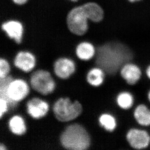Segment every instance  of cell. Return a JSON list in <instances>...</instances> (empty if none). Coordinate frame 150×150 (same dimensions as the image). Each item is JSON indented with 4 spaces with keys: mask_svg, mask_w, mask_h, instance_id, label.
<instances>
[{
    "mask_svg": "<svg viewBox=\"0 0 150 150\" xmlns=\"http://www.w3.org/2000/svg\"><path fill=\"white\" fill-rule=\"evenodd\" d=\"M126 138L130 146L134 149H145L150 143V136L148 133L140 129L132 128L129 130Z\"/></svg>",
    "mask_w": 150,
    "mask_h": 150,
    "instance_id": "cell-7",
    "label": "cell"
},
{
    "mask_svg": "<svg viewBox=\"0 0 150 150\" xmlns=\"http://www.w3.org/2000/svg\"><path fill=\"white\" fill-rule=\"evenodd\" d=\"M11 70L10 64L5 58L0 59V78H5L8 76Z\"/></svg>",
    "mask_w": 150,
    "mask_h": 150,
    "instance_id": "cell-20",
    "label": "cell"
},
{
    "mask_svg": "<svg viewBox=\"0 0 150 150\" xmlns=\"http://www.w3.org/2000/svg\"><path fill=\"white\" fill-rule=\"evenodd\" d=\"M32 88L40 94L47 96L55 90L56 83L50 72L45 69H38L31 74L30 78Z\"/></svg>",
    "mask_w": 150,
    "mask_h": 150,
    "instance_id": "cell-5",
    "label": "cell"
},
{
    "mask_svg": "<svg viewBox=\"0 0 150 150\" xmlns=\"http://www.w3.org/2000/svg\"><path fill=\"white\" fill-rule=\"evenodd\" d=\"M8 126L10 132L16 136H23L27 131L24 119L19 115H15L9 120Z\"/></svg>",
    "mask_w": 150,
    "mask_h": 150,
    "instance_id": "cell-14",
    "label": "cell"
},
{
    "mask_svg": "<svg viewBox=\"0 0 150 150\" xmlns=\"http://www.w3.org/2000/svg\"><path fill=\"white\" fill-rule=\"evenodd\" d=\"M7 148L4 143H1L0 144V150H6Z\"/></svg>",
    "mask_w": 150,
    "mask_h": 150,
    "instance_id": "cell-23",
    "label": "cell"
},
{
    "mask_svg": "<svg viewBox=\"0 0 150 150\" xmlns=\"http://www.w3.org/2000/svg\"><path fill=\"white\" fill-rule=\"evenodd\" d=\"M146 72L147 76L150 79V65L148 67L147 69H146Z\"/></svg>",
    "mask_w": 150,
    "mask_h": 150,
    "instance_id": "cell-24",
    "label": "cell"
},
{
    "mask_svg": "<svg viewBox=\"0 0 150 150\" xmlns=\"http://www.w3.org/2000/svg\"><path fill=\"white\" fill-rule=\"evenodd\" d=\"M96 50L91 43L82 42L77 46L75 53L79 59L83 61H89L95 56Z\"/></svg>",
    "mask_w": 150,
    "mask_h": 150,
    "instance_id": "cell-15",
    "label": "cell"
},
{
    "mask_svg": "<svg viewBox=\"0 0 150 150\" xmlns=\"http://www.w3.org/2000/svg\"><path fill=\"white\" fill-rule=\"evenodd\" d=\"M59 141L61 146L69 150H87L91 144L88 131L82 125L77 123L68 125L60 134Z\"/></svg>",
    "mask_w": 150,
    "mask_h": 150,
    "instance_id": "cell-3",
    "label": "cell"
},
{
    "mask_svg": "<svg viewBox=\"0 0 150 150\" xmlns=\"http://www.w3.org/2000/svg\"><path fill=\"white\" fill-rule=\"evenodd\" d=\"M105 76V71L101 68L98 67L93 68L86 74V81L91 86L98 87L103 83Z\"/></svg>",
    "mask_w": 150,
    "mask_h": 150,
    "instance_id": "cell-16",
    "label": "cell"
},
{
    "mask_svg": "<svg viewBox=\"0 0 150 150\" xmlns=\"http://www.w3.org/2000/svg\"><path fill=\"white\" fill-rule=\"evenodd\" d=\"M88 19L82 6L75 7L71 10L67 16L68 28L76 35H83L88 30Z\"/></svg>",
    "mask_w": 150,
    "mask_h": 150,
    "instance_id": "cell-6",
    "label": "cell"
},
{
    "mask_svg": "<svg viewBox=\"0 0 150 150\" xmlns=\"http://www.w3.org/2000/svg\"><path fill=\"white\" fill-rule=\"evenodd\" d=\"M148 99L150 102V91L148 93Z\"/></svg>",
    "mask_w": 150,
    "mask_h": 150,
    "instance_id": "cell-26",
    "label": "cell"
},
{
    "mask_svg": "<svg viewBox=\"0 0 150 150\" xmlns=\"http://www.w3.org/2000/svg\"><path fill=\"white\" fill-rule=\"evenodd\" d=\"M13 1L16 4L18 5H22L26 3L27 0H13Z\"/></svg>",
    "mask_w": 150,
    "mask_h": 150,
    "instance_id": "cell-22",
    "label": "cell"
},
{
    "mask_svg": "<svg viewBox=\"0 0 150 150\" xmlns=\"http://www.w3.org/2000/svg\"><path fill=\"white\" fill-rule=\"evenodd\" d=\"M98 120L101 127H103L107 131L113 132L116 128V119L110 114H102Z\"/></svg>",
    "mask_w": 150,
    "mask_h": 150,
    "instance_id": "cell-18",
    "label": "cell"
},
{
    "mask_svg": "<svg viewBox=\"0 0 150 150\" xmlns=\"http://www.w3.org/2000/svg\"><path fill=\"white\" fill-rule=\"evenodd\" d=\"M30 91V86L23 79H14L9 75L0 78V98L6 100L10 108H15L18 102L28 96Z\"/></svg>",
    "mask_w": 150,
    "mask_h": 150,
    "instance_id": "cell-2",
    "label": "cell"
},
{
    "mask_svg": "<svg viewBox=\"0 0 150 150\" xmlns=\"http://www.w3.org/2000/svg\"><path fill=\"white\" fill-rule=\"evenodd\" d=\"M129 1H130V2H132V3H133V2H134V1H139L140 0H128Z\"/></svg>",
    "mask_w": 150,
    "mask_h": 150,
    "instance_id": "cell-25",
    "label": "cell"
},
{
    "mask_svg": "<svg viewBox=\"0 0 150 150\" xmlns=\"http://www.w3.org/2000/svg\"><path fill=\"white\" fill-rule=\"evenodd\" d=\"M1 28L11 39H13L18 44L21 42L23 38V25L16 21H10L2 24Z\"/></svg>",
    "mask_w": 150,
    "mask_h": 150,
    "instance_id": "cell-12",
    "label": "cell"
},
{
    "mask_svg": "<svg viewBox=\"0 0 150 150\" xmlns=\"http://www.w3.org/2000/svg\"><path fill=\"white\" fill-rule=\"evenodd\" d=\"M36 59L33 54L27 51H20L15 57V67L22 71L28 73L33 71L36 65Z\"/></svg>",
    "mask_w": 150,
    "mask_h": 150,
    "instance_id": "cell-10",
    "label": "cell"
},
{
    "mask_svg": "<svg viewBox=\"0 0 150 150\" xmlns=\"http://www.w3.org/2000/svg\"><path fill=\"white\" fill-rule=\"evenodd\" d=\"M76 65L72 59L67 57L58 58L54 64V73L58 78L66 80L75 72Z\"/></svg>",
    "mask_w": 150,
    "mask_h": 150,
    "instance_id": "cell-9",
    "label": "cell"
},
{
    "mask_svg": "<svg viewBox=\"0 0 150 150\" xmlns=\"http://www.w3.org/2000/svg\"><path fill=\"white\" fill-rule=\"evenodd\" d=\"M27 113L34 119H41L47 115L49 110V105L45 100L38 97H33L26 104Z\"/></svg>",
    "mask_w": 150,
    "mask_h": 150,
    "instance_id": "cell-8",
    "label": "cell"
},
{
    "mask_svg": "<svg viewBox=\"0 0 150 150\" xmlns=\"http://www.w3.org/2000/svg\"><path fill=\"white\" fill-rule=\"evenodd\" d=\"M71 1H76L77 0H71Z\"/></svg>",
    "mask_w": 150,
    "mask_h": 150,
    "instance_id": "cell-27",
    "label": "cell"
},
{
    "mask_svg": "<svg viewBox=\"0 0 150 150\" xmlns=\"http://www.w3.org/2000/svg\"><path fill=\"white\" fill-rule=\"evenodd\" d=\"M83 108L78 100L72 101L68 97H61L55 101L52 106V112L55 119L61 122H68L80 116Z\"/></svg>",
    "mask_w": 150,
    "mask_h": 150,
    "instance_id": "cell-4",
    "label": "cell"
},
{
    "mask_svg": "<svg viewBox=\"0 0 150 150\" xmlns=\"http://www.w3.org/2000/svg\"><path fill=\"white\" fill-rule=\"evenodd\" d=\"M9 105L7 101L3 98H0V118L2 119L5 114L8 110Z\"/></svg>",
    "mask_w": 150,
    "mask_h": 150,
    "instance_id": "cell-21",
    "label": "cell"
},
{
    "mask_svg": "<svg viewBox=\"0 0 150 150\" xmlns=\"http://www.w3.org/2000/svg\"><path fill=\"white\" fill-rule=\"evenodd\" d=\"M133 58L132 50L127 46L118 42H110L97 48L95 63L97 67L101 68L105 74L113 76Z\"/></svg>",
    "mask_w": 150,
    "mask_h": 150,
    "instance_id": "cell-1",
    "label": "cell"
},
{
    "mask_svg": "<svg viewBox=\"0 0 150 150\" xmlns=\"http://www.w3.org/2000/svg\"><path fill=\"white\" fill-rule=\"evenodd\" d=\"M116 100L117 105L122 109H129L133 105V97L131 94L127 91L120 92L117 95Z\"/></svg>",
    "mask_w": 150,
    "mask_h": 150,
    "instance_id": "cell-19",
    "label": "cell"
},
{
    "mask_svg": "<svg viewBox=\"0 0 150 150\" xmlns=\"http://www.w3.org/2000/svg\"><path fill=\"white\" fill-rule=\"evenodd\" d=\"M88 19L94 22H99L103 18V11L99 5L95 3H88L82 6Z\"/></svg>",
    "mask_w": 150,
    "mask_h": 150,
    "instance_id": "cell-13",
    "label": "cell"
},
{
    "mask_svg": "<svg viewBox=\"0 0 150 150\" xmlns=\"http://www.w3.org/2000/svg\"><path fill=\"white\" fill-rule=\"evenodd\" d=\"M134 116L139 125L143 126L150 125V110L145 105H138L134 110Z\"/></svg>",
    "mask_w": 150,
    "mask_h": 150,
    "instance_id": "cell-17",
    "label": "cell"
},
{
    "mask_svg": "<svg viewBox=\"0 0 150 150\" xmlns=\"http://www.w3.org/2000/svg\"><path fill=\"white\" fill-rule=\"evenodd\" d=\"M120 75L129 85H133L137 82L142 75L140 68L134 64L128 63L120 70Z\"/></svg>",
    "mask_w": 150,
    "mask_h": 150,
    "instance_id": "cell-11",
    "label": "cell"
}]
</instances>
